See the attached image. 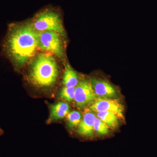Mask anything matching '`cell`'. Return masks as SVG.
Wrapping results in <instances>:
<instances>
[{
  "label": "cell",
  "instance_id": "1",
  "mask_svg": "<svg viewBox=\"0 0 157 157\" xmlns=\"http://www.w3.org/2000/svg\"><path fill=\"white\" fill-rule=\"evenodd\" d=\"M6 53L17 67L25 64L39 47V33L31 25L11 27L5 42Z\"/></svg>",
  "mask_w": 157,
  "mask_h": 157
},
{
  "label": "cell",
  "instance_id": "2",
  "mask_svg": "<svg viewBox=\"0 0 157 157\" xmlns=\"http://www.w3.org/2000/svg\"><path fill=\"white\" fill-rule=\"evenodd\" d=\"M57 63L54 58L48 53H40L33 62L30 73L32 82L40 87L52 86L58 76Z\"/></svg>",
  "mask_w": 157,
  "mask_h": 157
},
{
  "label": "cell",
  "instance_id": "3",
  "mask_svg": "<svg viewBox=\"0 0 157 157\" xmlns=\"http://www.w3.org/2000/svg\"><path fill=\"white\" fill-rule=\"evenodd\" d=\"M31 25L38 33L52 31L62 36H65L60 15L55 9L48 8L40 11L34 18Z\"/></svg>",
  "mask_w": 157,
  "mask_h": 157
},
{
  "label": "cell",
  "instance_id": "4",
  "mask_svg": "<svg viewBox=\"0 0 157 157\" xmlns=\"http://www.w3.org/2000/svg\"><path fill=\"white\" fill-rule=\"evenodd\" d=\"M61 36L52 31L39 33V47L42 50L50 52L61 59L64 58L63 45Z\"/></svg>",
  "mask_w": 157,
  "mask_h": 157
},
{
  "label": "cell",
  "instance_id": "5",
  "mask_svg": "<svg viewBox=\"0 0 157 157\" xmlns=\"http://www.w3.org/2000/svg\"><path fill=\"white\" fill-rule=\"evenodd\" d=\"M97 98L90 80L82 79L78 81L75 89L74 99L76 107L83 109L94 103Z\"/></svg>",
  "mask_w": 157,
  "mask_h": 157
},
{
  "label": "cell",
  "instance_id": "6",
  "mask_svg": "<svg viewBox=\"0 0 157 157\" xmlns=\"http://www.w3.org/2000/svg\"><path fill=\"white\" fill-rule=\"evenodd\" d=\"M90 109L93 112L109 111L114 113L118 117L123 116L124 108L117 101L110 98H97L91 104Z\"/></svg>",
  "mask_w": 157,
  "mask_h": 157
},
{
  "label": "cell",
  "instance_id": "7",
  "mask_svg": "<svg viewBox=\"0 0 157 157\" xmlns=\"http://www.w3.org/2000/svg\"><path fill=\"white\" fill-rule=\"evenodd\" d=\"M90 82L96 95L99 98L112 99L117 96L116 90L106 80L93 78Z\"/></svg>",
  "mask_w": 157,
  "mask_h": 157
},
{
  "label": "cell",
  "instance_id": "8",
  "mask_svg": "<svg viewBox=\"0 0 157 157\" xmlns=\"http://www.w3.org/2000/svg\"><path fill=\"white\" fill-rule=\"evenodd\" d=\"M96 116L92 110L86 109L83 117L78 126L77 132L79 135L83 137H91L94 134V124Z\"/></svg>",
  "mask_w": 157,
  "mask_h": 157
},
{
  "label": "cell",
  "instance_id": "9",
  "mask_svg": "<svg viewBox=\"0 0 157 157\" xmlns=\"http://www.w3.org/2000/svg\"><path fill=\"white\" fill-rule=\"evenodd\" d=\"M49 121H54L63 119L67 116L70 111V106L67 103L59 102L51 105Z\"/></svg>",
  "mask_w": 157,
  "mask_h": 157
},
{
  "label": "cell",
  "instance_id": "10",
  "mask_svg": "<svg viewBox=\"0 0 157 157\" xmlns=\"http://www.w3.org/2000/svg\"><path fill=\"white\" fill-rule=\"evenodd\" d=\"M78 81L77 73L71 67L70 65L67 64L65 67L63 79V84L64 87H76Z\"/></svg>",
  "mask_w": 157,
  "mask_h": 157
},
{
  "label": "cell",
  "instance_id": "11",
  "mask_svg": "<svg viewBox=\"0 0 157 157\" xmlns=\"http://www.w3.org/2000/svg\"><path fill=\"white\" fill-rule=\"evenodd\" d=\"M97 115L107 126L111 128H116L118 126V117L113 113L102 111L98 112Z\"/></svg>",
  "mask_w": 157,
  "mask_h": 157
},
{
  "label": "cell",
  "instance_id": "12",
  "mask_svg": "<svg viewBox=\"0 0 157 157\" xmlns=\"http://www.w3.org/2000/svg\"><path fill=\"white\" fill-rule=\"evenodd\" d=\"M82 120L81 113L79 111L74 110L69 113L67 115V120L68 127L73 129L78 126Z\"/></svg>",
  "mask_w": 157,
  "mask_h": 157
},
{
  "label": "cell",
  "instance_id": "13",
  "mask_svg": "<svg viewBox=\"0 0 157 157\" xmlns=\"http://www.w3.org/2000/svg\"><path fill=\"white\" fill-rule=\"evenodd\" d=\"M76 87H64L59 93L60 98L68 102H72L74 100Z\"/></svg>",
  "mask_w": 157,
  "mask_h": 157
},
{
  "label": "cell",
  "instance_id": "14",
  "mask_svg": "<svg viewBox=\"0 0 157 157\" xmlns=\"http://www.w3.org/2000/svg\"><path fill=\"white\" fill-rule=\"evenodd\" d=\"M94 131L98 135H104L107 134L109 130L108 127L103 121H101L99 117H96L94 124Z\"/></svg>",
  "mask_w": 157,
  "mask_h": 157
}]
</instances>
